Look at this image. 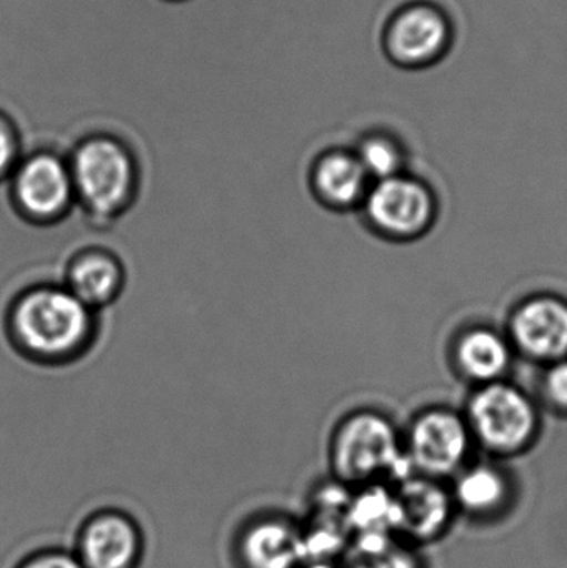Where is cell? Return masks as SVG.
Wrapping results in <instances>:
<instances>
[{"label":"cell","mask_w":567,"mask_h":568,"mask_svg":"<svg viewBox=\"0 0 567 568\" xmlns=\"http://www.w3.org/2000/svg\"><path fill=\"white\" fill-rule=\"evenodd\" d=\"M509 343L538 363L566 359L567 301L553 294H538L523 301L509 320Z\"/></svg>","instance_id":"obj_11"},{"label":"cell","mask_w":567,"mask_h":568,"mask_svg":"<svg viewBox=\"0 0 567 568\" xmlns=\"http://www.w3.org/2000/svg\"><path fill=\"white\" fill-rule=\"evenodd\" d=\"M449 490L456 513L479 523L502 517L515 496L512 477L492 463L468 464L456 474Z\"/></svg>","instance_id":"obj_13"},{"label":"cell","mask_w":567,"mask_h":568,"mask_svg":"<svg viewBox=\"0 0 567 568\" xmlns=\"http://www.w3.org/2000/svg\"><path fill=\"white\" fill-rule=\"evenodd\" d=\"M473 444L475 439L465 417L438 407L413 420L405 453L416 476L443 480L468 466Z\"/></svg>","instance_id":"obj_6"},{"label":"cell","mask_w":567,"mask_h":568,"mask_svg":"<svg viewBox=\"0 0 567 568\" xmlns=\"http://www.w3.org/2000/svg\"><path fill=\"white\" fill-rule=\"evenodd\" d=\"M541 394L551 409L567 414V357L548 364L541 379Z\"/></svg>","instance_id":"obj_20"},{"label":"cell","mask_w":567,"mask_h":568,"mask_svg":"<svg viewBox=\"0 0 567 568\" xmlns=\"http://www.w3.org/2000/svg\"><path fill=\"white\" fill-rule=\"evenodd\" d=\"M393 487L398 507L396 536L415 547L442 539L458 514L443 480L415 474Z\"/></svg>","instance_id":"obj_10"},{"label":"cell","mask_w":567,"mask_h":568,"mask_svg":"<svg viewBox=\"0 0 567 568\" xmlns=\"http://www.w3.org/2000/svg\"><path fill=\"white\" fill-rule=\"evenodd\" d=\"M398 523L395 487L392 484L375 483L353 489L352 500L346 510V526L350 536L372 534H395Z\"/></svg>","instance_id":"obj_17"},{"label":"cell","mask_w":567,"mask_h":568,"mask_svg":"<svg viewBox=\"0 0 567 568\" xmlns=\"http://www.w3.org/2000/svg\"><path fill=\"white\" fill-rule=\"evenodd\" d=\"M123 284L122 263L100 250L80 253L67 270L65 286L92 311L113 303L122 293Z\"/></svg>","instance_id":"obj_16"},{"label":"cell","mask_w":567,"mask_h":568,"mask_svg":"<svg viewBox=\"0 0 567 568\" xmlns=\"http://www.w3.org/2000/svg\"><path fill=\"white\" fill-rule=\"evenodd\" d=\"M455 361L466 379L485 386L503 381L508 373L513 346L508 337L492 327H472L456 341Z\"/></svg>","instance_id":"obj_15"},{"label":"cell","mask_w":567,"mask_h":568,"mask_svg":"<svg viewBox=\"0 0 567 568\" xmlns=\"http://www.w3.org/2000/svg\"><path fill=\"white\" fill-rule=\"evenodd\" d=\"M300 568H342V566H340V564L318 562V564H305V566H302Z\"/></svg>","instance_id":"obj_23"},{"label":"cell","mask_w":567,"mask_h":568,"mask_svg":"<svg viewBox=\"0 0 567 568\" xmlns=\"http://www.w3.org/2000/svg\"><path fill=\"white\" fill-rule=\"evenodd\" d=\"M12 196L20 213L32 222L63 219L75 202L69 162L52 152L20 160L12 173Z\"/></svg>","instance_id":"obj_8"},{"label":"cell","mask_w":567,"mask_h":568,"mask_svg":"<svg viewBox=\"0 0 567 568\" xmlns=\"http://www.w3.org/2000/svg\"><path fill=\"white\" fill-rule=\"evenodd\" d=\"M362 206L368 225L396 242H409L428 233L438 212L432 189L405 173L373 183Z\"/></svg>","instance_id":"obj_5"},{"label":"cell","mask_w":567,"mask_h":568,"mask_svg":"<svg viewBox=\"0 0 567 568\" xmlns=\"http://www.w3.org/2000/svg\"><path fill=\"white\" fill-rule=\"evenodd\" d=\"M465 419L475 444L493 456H518L539 433L538 407L525 390L505 379L479 386Z\"/></svg>","instance_id":"obj_4"},{"label":"cell","mask_w":567,"mask_h":568,"mask_svg":"<svg viewBox=\"0 0 567 568\" xmlns=\"http://www.w3.org/2000/svg\"><path fill=\"white\" fill-rule=\"evenodd\" d=\"M72 552L82 568H139L145 534L132 514L105 507L80 524Z\"/></svg>","instance_id":"obj_7"},{"label":"cell","mask_w":567,"mask_h":568,"mask_svg":"<svg viewBox=\"0 0 567 568\" xmlns=\"http://www.w3.org/2000/svg\"><path fill=\"white\" fill-rule=\"evenodd\" d=\"M75 202L90 219L110 222L132 203L139 182L136 162L129 146L113 135L95 133L77 143L67 160Z\"/></svg>","instance_id":"obj_3"},{"label":"cell","mask_w":567,"mask_h":568,"mask_svg":"<svg viewBox=\"0 0 567 568\" xmlns=\"http://www.w3.org/2000/svg\"><path fill=\"white\" fill-rule=\"evenodd\" d=\"M236 568L305 566L300 520L282 513H260L236 530L232 542Z\"/></svg>","instance_id":"obj_9"},{"label":"cell","mask_w":567,"mask_h":568,"mask_svg":"<svg viewBox=\"0 0 567 568\" xmlns=\"http://www.w3.org/2000/svg\"><path fill=\"white\" fill-rule=\"evenodd\" d=\"M342 568H426L418 547L395 534L353 537Z\"/></svg>","instance_id":"obj_18"},{"label":"cell","mask_w":567,"mask_h":568,"mask_svg":"<svg viewBox=\"0 0 567 568\" xmlns=\"http://www.w3.org/2000/svg\"><path fill=\"white\" fill-rule=\"evenodd\" d=\"M355 155L358 156L360 163L373 183L402 175L403 165H405V153L402 146L392 136L382 135V133L366 136L360 143Z\"/></svg>","instance_id":"obj_19"},{"label":"cell","mask_w":567,"mask_h":568,"mask_svg":"<svg viewBox=\"0 0 567 568\" xmlns=\"http://www.w3.org/2000/svg\"><path fill=\"white\" fill-rule=\"evenodd\" d=\"M16 568H82L72 550L49 547L27 556Z\"/></svg>","instance_id":"obj_22"},{"label":"cell","mask_w":567,"mask_h":568,"mask_svg":"<svg viewBox=\"0 0 567 568\" xmlns=\"http://www.w3.org/2000/svg\"><path fill=\"white\" fill-rule=\"evenodd\" d=\"M169 2H182V0H169Z\"/></svg>","instance_id":"obj_24"},{"label":"cell","mask_w":567,"mask_h":568,"mask_svg":"<svg viewBox=\"0 0 567 568\" xmlns=\"http://www.w3.org/2000/svg\"><path fill=\"white\" fill-rule=\"evenodd\" d=\"M330 459L333 479L352 489L375 483L396 486L415 476L395 424L375 410L352 414L340 424Z\"/></svg>","instance_id":"obj_2"},{"label":"cell","mask_w":567,"mask_h":568,"mask_svg":"<svg viewBox=\"0 0 567 568\" xmlns=\"http://www.w3.org/2000/svg\"><path fill=\"white\" fill-rule=\"evenodd\" d=\"M93 313L69 287L42 284L30 287L13 303L10 334L20 349L36 359H69L92 337Z\"/></svg>","instance_id":"obj_1"},{"label":"cell","mask_w":567,"mask_h":568,"mask_svg":"<svg viewBox=\"0 0 567 568\" xmlns=\"http://www.w3.org/2000/svg\"><path fill=\"white\" fill-rule=\"evenodd\" d=\"M19 133L9 116L0 113V180L12 176L20 159Z\"/></svg>","instance_id":"obj_21"},{"label":"cell","mask_w":567,"mask_h":568,"mask_svg":"<svg viewBox=\"0 0 567 568\" xmlns=\"http://www.w3.org/2000/svg\"><path fill=\"white\" fill-rule=\"evenodd\" d=\"M373 182L358 156L345 150L323 153L312 169V186L316 199L332 210L362 206Z\"/></svg>","instance_id":"obj_14"},{"label":"cell","mask_w":567,"mask_h":568,"mask_svg":"<svg viewBox=\"0 0 567 568\" xmlns=\"http://www.w3.org/2000/svg\"><path fill=\"white\" fill-rule=\"evenodd\" d=\"M452 39L448 19L438 7L413 3L399 10L386 29V50L398 65L425 67L445 55Z\"/></svg>","instance_id":"obj_12"}]
</instances>
